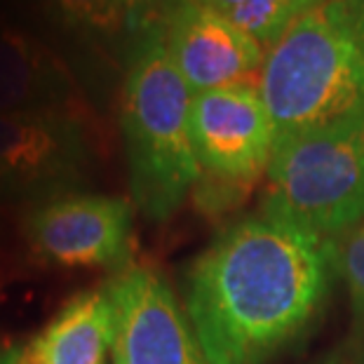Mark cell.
<instances>
[{
    "label": "cell",
    "mask_w": 364,
    "mask_h": 364,
    "mask_svg": "<svg viewBox=\"0 0 364 364\" xmlns=\"http://www.w3.org/2000/svg\"><path fill=\"white\" fill-rule=\"evenodd\" d=\"M261 212L331 237L364 221V111L291 136L273 153Z\"/></svg>",
    "instance_id": "277c9868"
},
{
    "label": "cell",
    "mask_w": 364,
    "mask_h": 364,
    "mask_svg": "<svg viewBox=\"0 0 364 364\" xmlns=\"http://www.w3.org/2000/svg\"><path fill=\"white\" fill-rule=\"evenodd\" d=\"M0 364H7V355H5V350H0Z\"/></svg>",
    "instance_id": "2e32d148"
},
{
    "label": "cell",
    "mask_w": 364,
    "mask_h": 364,
    "mask_svg": "<svg viewBox=\"0 0 364 364\" xmlns=\"http://www.w3.org/2000/svg\"><path fill=\"white\" fill-rule=\"evenodd\" d=\"M156 5L165 7V0H132L129 26H132V28H136L139 24H144V21L151 17V10H153Z\"/></svg>",
    "instance_id": "9a60e30c"
},
{
    "label": "cell",
    "mask_w": 364,
    "mask_h": 364,
    "mask_svg": "<svg viewBox=\"0 0 364 364\" xmlns=\"http://www.w3.org/2000/svg\"><path fill=\"white\" fill-rule=\"evenodd\" d=\"M362 364H364V362H362Z\"/></svg>",
    "instance_id": "ac0fdd59"
},
{
    "label": "cell",
    "mask_w": 364,
    "mask_h": 364,
    "mask_svg": "<svg viewBox=\"0 0 364 364\" xmlns=\"http://www.w3.org/2000/svg\"><path fill=\"white\" fill-rule=\"evenodd\" d=\"M223 14L235 26L254 36L261 45H273L287 33L294 21L322 0H198Z\"/></svg>",
    "instance_id": "7c38bea8"
},
{
    "label": "cell",
    "mask_w": 364,
    "mask_h": 364,
    "mask_svg": "<svg viewBox=\"0 0 364 364\" xmlns=\"http://www.w3.org/2000/svg\"><path fill=\"white\" fill-rule=\"evenodd\" d=\"M338 270L348 284L353 311L364 320V226L355 230L338 250Z\"/></svg>",
    "instance_id": "5bb4252c"
},
{
    "label": "cell",
    "mask_w": 364,
    "mask_h": 364,
    "mask_svg": "<svg viewBox=\"0 0 364 364\" xmlns=\"http://www.w3.org/2000/svg\"><path fill=\"white\" fill-rule=\"evenodd\" d=\"M106 291L113 308L111 364H207L160 273L127 268L108 282Z\"/></svg>",
    "instance_id": "52a82bcc"
},
{
    "label": "cell",
    "mask_w": 364,
    "mask_h": 364,
    "mask_svg": "<svg viewBox=\"0 0 364 364\" xmlns=\"http://www.w3.org/2000/svg\"><path fill=\"white\" fill-rule=\"evenodd\" d=\"M90 151L73 113H0V203L59 198L87 169Z\"/></svg>",
    "instance_id": "8992f818"
},
{
    "label": "cell",
    "mask_w": 364,
    "mask_h": 364,
    "mask_svg": "<svg viewBox=\"0 0 364 364\" xmlns=\"http://www.w3.org/2000/svg\"><path fill=\"white\" fill-rule=\"evenodd\" d=\"M193 92L167 52L160 24H151L132 57L122 92V134L129 186L151 221H167L196 188L203 167L191 129Z\"/></svg>",
    "instance_id": "3957f363"
},
{
    "label": "cell",
    "mask_w": 364,
    "mask_h": 364,
    "mask_svg": "<svg viewBox=\"0 0 364 364\" xmlns=\"http://www.w3.org/2000/svg\"><path fill=\"white\" fill-rule=\"evenodd\" d=\"M48 3L68 24L99 33H115L125 24L129 26L132 17V0H48Z\"/></svg>",
    "instance_id": "4fadbf2b"
},
{
    "label": "cell",
    "mask_w": 364,
    "mask_h": 364,
    "mask_svg": "<svg viewBox=\"0 0 364 364\" xmlns=\"http://www.w3.org/2000/svg\"><path fill=\"white\" fill-rule=\"evenodd\" d=\"M104 364H111V362H104Z\"/></svg>",
    "instance_id": "e0dca14e"
},
{
    "label": "cell",
    "mask_w": 364,
    "mask_h": 364,
    "mask_svg": "<svg viewBox=\"0 0 364 364\" xmlns=\"http://www.w3.org/2000/svg\"><path fill=\"white\" fill-rule=\"evenodd\" d=\"M162 36L193 95L259 85L266 52L247 31L198 0H165Z\"/></svg>",
    "instance_id": "ba28073f"
},
{
    "label": "cell",
    "mask_w": 364,
    "mask_h": 364,
    "mask_svg": "<svg viewBox=\"0 0 364 364\" xmlns=\"http://www.w3.org/2000/svg\"><path fill=\"white\" fill-rule=\"evenodd\" d=\"M111 336V299L95 289L73 296L31 343L43 364H104Z\"/></svg>",
    "instance_id": "8fae6325"
},
{
    "label": "cell",
    "mask_w": 364,
    "mask_h": 364,
    "mask_svg": "<svg viewBox=\"0 0 364 364\" xmlns=\"http://www.w3.org/2000/svg\"><path fill=\"white\" fill-rule=\"evenodd\" d=\"M259 92L275 149L291 136L364 111V0H322L268 50Z\"/></svg>",
    "instance_id": "7a4b0ae2"
},
{
    "label": "cell",
    "mask_w": 364,
    "mask_h": 364,
    "mask_svg": "<svg viewBox=\"0 0 364 364\" xmlns=\"http://www.w3.org/2000/svg\"><path fill=\"white\" fill-rule=\"evenodd\" d=\"M338 270L334 240L261 212L214 240L186 308L207 364H263L306 331Z\"/></svg>",
    "instance_id": "6da1fadb"
},
{
    "label": "cell",
    "mask_w": 364,
    "mask_h": 364,
    "mask_svg": "<svg viewBox=\"0 0 364 364\" xmlns=\"http://www.w3.org/2000/svg\"><path fill=\"white\" fill-rule=\"evenodd\" d=\"M73 82L50 48L0 19V113H71Z\"/></svg>",
    "instance_id": "30bf717a"
},
{
    "label": "cell",
    "mask_w": 364,
    "mask_h": 364,
    "mask_svg": "<svg viewBox=\"0 0 364 364\" xmlns=\"http://www.w3.org/2000/svg\"><path fill=\"white\" fill-rule=\"evenodd\" d=\"M191 129L203 167L200 181L214 179L226 193H235L268 172L277 136L259 85L193 95Z\"/></svg>",
    "instance_id": "5b68a950"
},
{
    "label": "cell",
    "mask_w": 364,
    "mask_h": 364,
    "mask_svg": "<svg viewBox=\"0 0 364 364\" xmlns=\"http://www.w3.org/2000/svg\"><path fill=\"white\" fill-rule=\"evenodd\" d=\"M24 233L43 259L59 266H118L129 252L132 207L122 198L59 196L31 209Z\"/></svg>",
    "instance_id": "9c48e42d"
}]
</instances>
